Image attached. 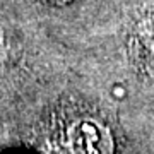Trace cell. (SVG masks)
<instances>
[{
	"label": "cell",
	"mask_w": 154,
	"mask_h": 154,
	"mask_svg": "<svg viewBox=\"0 0 154 154\" xmlns=\"http://www.w3.org/2000/svg\"><path fill=\"white\" fill-rule=\"evenodd\" d=\"M69 140L72 154H113V139L110 130L91 118L74 123Z\"/></svg>",
	"instance_id": "obj_1"
},
{
	"label": "cell",
	"mask_w": 154,
	"mask_h": 154,
	"mask_svg": "<svg viewBox=\"0 0 154 154\" xmlns=\"http://www.w3.org/2000/svg\"><path fill=\"white\" fill-rule=\"evenodd\" d=\"M132 45L140 65L154 74V16L139 22Z\"/></svg>",
	"instance_id": "obj_2"
}]
</instances>
